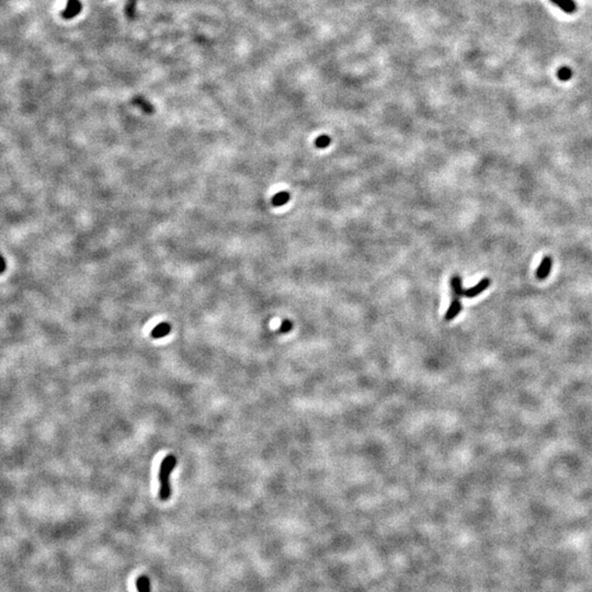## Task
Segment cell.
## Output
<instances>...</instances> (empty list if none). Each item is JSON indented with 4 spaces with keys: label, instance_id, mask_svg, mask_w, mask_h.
Returning a JSON list of instances; mask_svg holds the SVG:
<instances>
[{
    "label": "cell",
    "instance_id": "8fae6325",
    "mask_svg": "<svg viewBox=\"0 0 592 592\" xmlns=\"http://www.w3.org/2000/svg\"><path fill=\"white\" fill-rule=\"evenodd\" d=\"M557 77L559 80L568 81L572 77V71L569 67H562V68H559V70L557 71Z\"/></svg>",
    "mask_w": 592,
    "mask_h": 592
},
{
    "label": "cell",
    "instance_id": "9c48e42d",
    "mask_svg": "<svg viewBox=\"0 0 592 592\" xmlns=\"http://www.w3.org/2000/svg\"><path fill=\"white\" fill-rule=\"evenodd\" d=\"M290 200V193L287 191H281L279 192L278 194H275L272 198V204L274 206H282L284 204H286V203Z\"/></svg>",
    "mask_w": 592,
    "mask_h": 592
},
{
    "label": "cell",
    "instance_id": "6da1fadb",
    "mask_svg": "<svg viewBox=\"0 0 592 592\" xmlns=\"http://www.w3.org/2000/svg\"><path fill=\"white\" fill-rule=\"evenodd\" d=\"M177 465V459L173 454L167 455L162 460L159 466V498L162 501L168 500L171 497V485H170V475Z\"/></svg>",
    "mask_w": 592,
    "mask_h": 592
},
{
    "label": "cell",
    "instance_id": "52a82bcc",
    "mask_svg": "<svg viewBox=\"0 0 592 592\" xmlns=\"http://www.w3.org/2000/svg\"><path fill=\"white\" fill-rule=\"evenodd\" d=\"M171 330V326L168 323H160L159 325H157V326L153 329L151 332V336L153 339H160L162 337H166L167 334H168Z\"/></svg>",
    "mask_w": 592,
    "mask_h": 592
},
{
    "label": "cell",
    "instance_id": "ba28073f",
    "mask_svg": "<svg viewBox=\"0 0 592 592\" xmlns=\"http://www.w3.org/2000/svg\"><path fill=\"white\" fill-rule=\"evenodd\" d=\"M552 2L566 13H573L577 10V4L573 0H552Z\"/></svg>",
    "mask_w": 592,
    "mask_h": 592
},
{
    "label": "cell",
    "instance_id": "3957f363",
    "mask_svg": "<svg viewBox=\"0 0 592 592\" xmlns=\"http://www.w3.org/2000/svg\"><path fill=\"white\" fill-rule=\"evenodd\" d=\"M553 266V260L550 257H544L543 260H542L541 264L539 265V268L536 270V278L539 280H545L546 278L548 277L550 273V270H552Z\"/></svg>",
    "mask_w": 592,
    "mask_h": 592
},
{
    "label": "cell",
    "instance_id": "4fadbf2b",
    "mask_svg": "<svg viewBox=\"0 0 592 592\" xmlns=\"http://www.w3.org/2000/svg\"><path fill=\"white\" fill-rule=\"evenodd\" d=\"M292 329V323L288 322V320H285V322H283L281 325V328H280V331L281 332H287L290 331Z\"/></svg>",
    "mask_w": 592,
    "mask_h": 592
},
{
    "label": "cell",
    "instance_id": "5b68a950",
    "mask_svg": "<svg viewBox=\"0 0 592 592\" xmlns=\"http://www.w3.org/2000/svg\"><path fill=\"white\" fill-rule=\"evenodd\" d=\"M451 288L452 294H453V300H460V296L464 295L462 279H460L459 275H454L453 278H451Z\"/></svg>",
    "mask_w": 592,
    "mask_h": 592
},
{
    "label": "cell",
    "instance_id": "277c9868",
    "mask_svg": "<svg viewBox=\"0 0 592 592\" xmlns=\"http://www.w3.org/2000/svg\"><path fill=\"white\" fill-rule=\"evenodd\" d=\"M80 11H81V3L79 2V0H68L67 6L64 9V11H63L62 16L64 17L65 19H71V18H74L78 15Z\"/></svg>",
    "mask_w": 592,
    "mask_h": 592
},
{
    "label": "cell",
    "instance_id": "8992f818",
    "mask_svg": "<svg viewBox=\"0 0 592 592\" xmlns=\"http://www.w3.org/2000/svg\"><path fill=\"white\" fill-rule=\"evenodd\" d=\"M460 310H462V304H460V300H452L449 309H447L446 313H445V320H447V322H450V320H453L456 317V316H458L460 314Z\"/></svg>",
    "mask_w": 592,
    "mask_h": 592
},
{
    "label": "cell",
    "instance_id": "7c38bea8",
    "mask_svg": "<svg viewBox=\"0 0 592 592\" xmlns=\"http://www.w3.org/2000/svg\"><path fill=\"white\" fill-rule=\"evenodd\" d=\"M330 143H331V138L330 137L327 136V135H322V136H319V137L316 138L315 145H316V147H317V148H322L323 149V148H326V147H328L329 145H330Z\"/></svg>",
    "mask_w": 592,
    "mask_h": 592
},
{
    "label": "cell",
    "instance_id": "7a4b0ae2",
    "mask_svg": "<svg viewBox=\"0 0 592 592\" xmlns=\"http://www.w3.org/2000/svg\"><path fill=\"white\" fill-rule=\"evenodd\" d=\"M490 279L489 278H483L482 281L478 282L476 285H474L473 287H469L467 290H464V296H466L467 298H473L477 295L482 294V293L487 290L488 287L490 285Z\"/></svg>",
    "mask_w": 592,
    "mask_h": 592
},
{
    "label": "cell",
    "instance_id": "30bf717a",
    "mask_svg": "<svg viewBox=\"0 0 592 592\" xmlns=\"http://www.w3.org/2000/svg\"><path fill=\"white\" fill-rule=\"evenodd\" d=\"M138 592H151V582L147 576H139L136 581Z\"/></svg>",
    "mask_w": 592,
    "mask_h": 592
},
{
    "label": "cell",
    "instance_id": "5bb4252c",
    "mask_svg": "<svg viewBox=\"0 0 592 592\" xmlns=\"http://www.w3.org/2000/svg\"><path fill=\"white\" fill-rule=\"evenodd\" d=\"M7 269V264H6V260L2 258V256L0 255V274H2L4 271Z\"/></svg>",
    "mask_w": 592,
    "mask_h": 592
}]
</instances>
